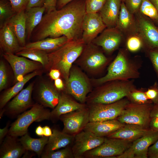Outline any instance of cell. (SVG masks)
Instances as JSON below:
<instances>
[{
    "label": "cell",
    "mask_w": 158,
    "mask_h": 158,
    "mask_svg": "<svg viewBox=\"0 0 158 158\" xmlns=\"http://www.w3.org/2000/svg\"><path fill=\"white\" fill-rule=\"evenodd\" d=\"M12 7L16 13L25 10L29 0H8Z\"/></svg>",
    "instance_id": "cell-44"
},
{
    "label": "cell",
    "mask_w": 158,
    "mask_h": 158,
    "mask_svg": "<svg viewBox=\"0 0 158 158\" xmlns=\"http://www.w3.org/2000/svg\"><path fill=\"white\" fill-rule=\"evenodd\" d=\"M41 158H74L71 145L64 148L55 151L43 152Z\"/></svg>",
    "instance_id": "cell-37"
},
{
    "label": "cell",
    "mask_w": 158,
    "mask_h": 158,
    "mask_svg": "<svg viewBox=\"0 0 158 158\" xmlns=\"http://www.w3.org/2000/svg\"><path fill=\"white\" fill-rule=\"evenodd\" d=\"M86 13L85 0H74L60 9L46 13L32 32L34 42L63 36L69 40L82 38Z\"/></svg>",
    "instance_id": "cell-1"
},
{
    "label": "cell",
    "mask_w": 158,
    "mask_h": 158,
    "mask_svg": "<svg viewBox=\"0 0 158 158\" xmlns=\"http://www.w3.org/2000/svg\"><path fill=\"white\" fill-rule=\"evenodd\" d=\"M57 1L46 0L43 6L45 9L46 13H49L56 9V6Z\"/></svg>",
    "instance_id": "cell-46"
},
{
    "label": "cell",
    "mask_w": 158,
    "mask_h": 158,
    "mask_svg": "<svg viewBox=\"0 0 158 158\" xmlns=\"http://www.w3.org/2000/svg\"><path fill=\"white\" fill-rule=\"evenodd\" d=\"M36 154L34 152L29 150L26 151L22 157V158H31Z\"/></svg>",
    "instance_id": "cell-56"
},
{
    "label": "cell",
    "mask_w": 158,
    "mask_h": 158,
    "mask_svg": "<svg viewBox=\"0 0 158 158\" xmlns=\"http://www.w3.org/2000/svg\"><path fill=\"white\" fill-rule=\"evenodd\" d=\"M33 86V83H30L8 103L0 111V118L4 114L10 118H14L32 107L35 104L32 98Z\"/></svg>",
    "instance_id": "cell-11"
},
{
    "label": "cell",
    "mask_w": 158,
    "mask_h": 158,
    "mask_svg": "<svg viewBox=\"0 0 158 158\" xmlns=\"http://www.w3.org/2000/svg\"><path fill=\"white\" fill-rule=\"evenodd\" d=\"M3 56L11 66L16 82L22 80L26 75L39 70L42 66L39 62L13 54L4 53Z\"/></svg>",
    "instance_id": "cell-16"
},
{
    "label": "cell",
    "mask_w": 158,
    "mask_h": 158,
    "mask_svg": "<svg viewBox=\"0 0 158 158\" xmlns=\"http://www.w3.org/2000/svg\"><path fill=\"white\" fill-rule=\"evenodd\" d=\"M136 14V32L142 39L145 49H158V28L150 18L138 12Z\"/></svg>",
    "instance_id": "cell-13"
},
{
    "label": "cell",
    "mask_w": 158,
    "mask_h": 158,
    "mask_svg": "<svg viewBox=\"0 0 158 158\" xmlns=\"http://www.w3.org/2000/svg\"><path fill=\"white\" fill-rule=\"evenodd\" d=\"M132 142L116 138L105 137L100 145L85 153L83 158H116L131 145Z\"/></svg>",
    "instance_id": "cell-9"
},
{
    "label": "cell",
    "mask_w": 158,
    "mask_h": 158,
    "mask_svg": "<svg viewBox=\"0 0 158 158\" xmlns=\"http://www.w3.org/2000/svg\"><path fill=\"white\" fill-rule=\"evenodd\" d=\"M154 21L158 26V18Z\"/></svg>",
    "instance_id": "cell-58"
},
{
    "label": "cell",
    "mask_w": 158,
    "mask_h": 158,
    "mask_svg": "<svg viewBox=\"0 0 158 158\" xmlns=\"http://www.w3.org/2000/svg\"><path fill=\"white\" fill-rule=\"evenodd\" d=\"M50 112L37 103L30 109L22 113L10 126L8 135L19 137L28 133V128L33 122L50 120Z\"/></svg>",
    "instance_id": "cell-5"
},
{
    "label": "cell",
    "mask_w": 158,
    "mask_h": 158,
    "mask_svg": "<svg viewBox=\"0 0 158 158\" xmlns=\"http://www.w3.org/2000/svg\"><path fill=\"white\" fill-rule=\"evenodd\" d=\"M16 55L28 58L40 63L43 67L47 69L49 65L48 53L42 50L36 49H23L16 53Z\"/></svg>",
    "instance_id": "cell-33"
},
{
    "label": "cell",
    "mask_w": 158,
    "mask_h": 158,
    "mask_svg": "<svg viewBox=\"0 0 158 158\" xmlns=\"http://www.w3.org/2000/svg\"><path fill=\"white\" fill-rule=\"evenodd\" d=\"M143 0H126L124 2L129 12L133 14L139 11Z\"/></svg>",
    "instance_id": "cell-43"
},
{
    "label": "cell",
    "mask_w": 158,
    "mask_h": 158,
    "mask_svg": "<svg viewBox=\"0 0 158 158\" xmlns=\"http://www.w3.org/2000/svg\"><path fill=\"white\" fill-rule=\"evenodd\" d=\"M145 50L158 78V49H151Z\"/></svg>",
    "instance_id": "cell-41"
},
{
    "label": "cell",
    "mask_w": 158,
    "mask_h": 158,
    "mask_svg": "<svg viewBox=\"0 0 158 158\" xmlns=\"http://www.w3.org/2000/svg\"><path fill=\"white\" fill-rule=\"evenodd\" d=\"M69 40L65 36L56 38L47 37L40 40L29 43L23 47L22 50L39 49L49 53L59 48Z\"/></svg>",
    "instance_id": "cell-26"
},
{
    "label": "cell",
    "mask_w": 158,
    "mask_h": 158,
    "mask_svg": "<svg viewBox=\"0 0 158 158\" xmlns=\"http://www.w3.org/2000/svg\"><path fill=\"white\" fill-rule=\"evenodd\" d=\"M106 28L99 12L86 13L82 25V38L86 44L90 43Z\"/></svg>",
    "instance_id": "cell-18"
},
{
    "label": "cell",
    "mask_w": 158,
    "mask_h": 158,
    "mask_svg": "<svg viewBox=\"0 0 158 158\" xmlns=\"http://www.w3.org/2000/svg\"><path fill=\"white\" fill-rule=\"evenodd\" d=\"M149 129L136 124H125L123 126L107 137L122 139L132 142L145 134Z\"/></svg>",
    "instance_id": "cell-24"
},
{
    "label": "cell",
    "mask_w": 158,
    "mask_h": 158,
    "mask_svg": "<svg viewBox=\"0 0 158 158\" xmlns=\"http://www.w3.org/2000/svg\"><path fill=\"white\" fill-rule=\"evenodd\" d=\"M146 89L136 87L131 90L126 97L130 102L138 104H153L147 98L145 91Z\"/></svg>",
    "instance_id": "cell-34"
},
{
    "label": "cell",
    "mask_w": 158,
    "mask_h": 158,
    "mask_svg": "<svg viewBox=\"0 0 158 158\" xmlns=\"http://www.w3.org/2000/svg\"><path fill=\"white\" fill-rule=\"evenodd\" d=\"M40 73V72L37 70L26 75L22 80L17 82L13 87L5 91L0 96V111L4 108L11 99L22 90L27 82L35 76L39 75Z\"/></svg>",
    "instance_id": "cell-30"
},
{
    "label": "cell",
    "mask_w": 158,
    "mask_h": 158,
    "mask_svg": "<svg viewBox=\"0 0 158 158\" xmlns=\"http://www.w3.org/2000/svg\"><path fill=\"white\" fill-rule=\"evenodd\" d=\"M154 6L158 12V0H149Z\"/></svg>",
    "instance_id": "cell-57"
},
{
    "label": "cell",
    "mask_w": 158,
    "mask_h": 158,
    "mask_svg": "<svg viewBox=\"0 0 158 158\" xmlns=\"http://www.w3.org/2000/svg\"><path fill=\"white\" fill-rule=\"evenodd\" d=\"M149 128L154 131L158 132V117L151 118L149 124Z\"/></svg>",
    "instance_id": "cell-49"
},
{
    "label": "cell",
    "mask_w": 158,
    "mask_h": 158,
    "mask_svg": "<svg viewBox=\"0 0 158 158\" xmlns=\"http://www.w3.org/2000/svg\"><path fill=\"white\" fill-rule=\"evenodd\" d=\"M59 120L63 124L62 132L75 136L83 130L90 122L89 109L87 106L62 115L60 116Z\"/></svg>",
    "instance_id": "cell-12"
},
{
    "label": "cell",
    "mask_w": 158,
    "mask_h": 158,
    "mask_svg": "<svg viewBox=\"0 0 158 158\" xmlns=\"http://www.w3.org/2000/svg\"><path fill=\"white\" fill-rule=\"evenodd\" d=\"M110 61L99 47L91 42L85 44L75 62L85 71L93 75L102 72Z\"/></svg>",
    "instance_id": "cell-6"
},
{
    "label": "cell",
    "mask_w": 158,
    "mask_h": 158,
    "mask_svg": "<svg viewBox=\"0 0 158 158\" xmlns=\"http://www.w3.org/2000/svg\"><path fill=\"white\" fill-rule=\"evenodd\" d=\"M153 104H138L129 102L116 118L124 124H132L149 128Z\"/></svg>",
    "instance_id": "cell-8"
},
{
    "label": "cell",
    "mask_w": 158,
    "mask_h": 158,
    "mask_svg": "<svg viewBox=\"0 0 158 158\" xmlns=\"http://www.w3.org/2000/svg\"><path fill=\"white\" fill-rule=\"evenodd\" d=\"M43 128L44 136L49 137L52 135V130L49 126H45L43 127Z\"/></svg>",
    "instance_id": "cell-54"
},
{
    "label": "cell",
    "mask_w": 158,
    "mask_h": 158,
    "mask_svg": "<svg viewBox=\"0 0 158 158\" xmlns=\"http://www.w3.org/2000/svg\"><path fill=\"white\" fill-rule=\"evenodd\" d=\"M49 75L52 79L54 80L60 78L61 76V73L59 70L52 69L50 70Z\"/></svg>",
    "instance_id": "cell-51"
},
{
    "label": "cell",
    "mask_w": 158,
    "mask_h": 158,
    "mask_svg": "<svg viewBox=\"0 0 158 158\" xmlns=\"http://www.w3.org/2000/svg\"><path fill=\"white\" fill-rule=\"evenodd\" d=\"M158 139V132L150 128L141 137L133 142L130 146L117 158H147L149 147Z\"/></svg>",
    "instance_id": "cell-14"
},
{
    "label": "cell",
    "mask_w": 158,
    "mask_h": 158,
    "mask_svg": "<svg viewBox=\"0 0 158 158\" xmlns=\"http://www.w3.org/2000/svg\"><path fill=\"white\" fill-rule=\"evenodd\" d=\"M148 157L158 158V139L154 143L149 147Z\"/></svg>",
    "instance_id": "cell-45"
},
{
    "label": "cell",
    "mask_w": 158,
    "mask_h": 158,
    "mask_svg": "<svg viewBox=\"0 0 158 158\" xmlns=\"http://www.w3.org/2000/svg\"><path fill=\"white\" fill-rule=\"evenodd\" d=\"M138 12L153 20L158 18V12L149 0H143Z\"/></svg>",
    "instance_id": "cell-38"
},
{
    "label": "cell",
    "mask_w": 158,
    "mask_h": 158,
    "mask_svg": "<svg viewBox=\"0 0 158 158\" xmlns=\"http://www.w3.org/2000/svg\"><path fill=\"white\" fill-rule=\"evenodd\" d=\"M146 94L148 98L153 104L158 103V83L155 82L154 83L147 88L145 91Z\"/></svg>",
    "instance_id": "cell-40"
},
{
    "label": "cell",
    "mask_w": 158,
    "mask_h": 158,
    "mask_svg": "<svg viewBox=\"0 0 158 158\" xmlns=\"http://www.w3.org/2000/svg\"><path fill=\"white\" fill-rule=\"evenodd\" d=\"M124 124L117 119L102 121L89 122L83 130L91 132L99 137H107Z\"/></svg>",
    "instance_id": "cell-21"
},
{
    "label": "cell",
    "mask_w": 158,
    "mask_h": 158,
    "mask_svg": "<svg viewBox=\"0 0 158 158\" xmlns=\"http://www.w3.org/2000/svg\"><path fill=\"white\" fill-rule=\"evenodd\" d=\"M52 132V134L49 137L43 152L56 150L73 144L74 136L65 133L56 128L53 129Z\"/></svg>",
    "instance_id": "cell-28"
},
{
    "label": "cell",
    "mask_w": 158,
    "mask_h": 158,
    "mask_svg": "<svg viewBox=\"0 0 158 158\" xmlns=\"http://www.w3.org/2000/svg\"><path fill=\"white\" fill-rule=\"evenodd\" d=\"M0 46L5 53L16 54L22 49L23 47L20 46L17 37L7 23L0 28Z\"/></svg>",
    "instance_id": "cell-23"
},
{
    "label": "cell",
    "mask_w": 158,
    "mask_h": 158,
    "mask_svg": "<svg viewBox=\"0 0 158 158\" xmlns=\"http://www.w3.org/2000/svg\"><path fill=\"white\" fill-rule=\"evenodd\" d=\"M60 92L48 83H41L36 95L38 103L45 107L54 109L58 103Z\"/></svg>",
    "instance_id": "cell-20"
},
{
    "label": "cell",
    "mask_w": 158,
    "mask_h": 158,
    "mask_svg": "<svg viewBox=\"0 0 158 158\" xmlns=\"http://www.w3.org/2000/svg\"><path fill=\"white\" fill-rule=\"evenodd\" d=\"M121 2H124L125 1H126V0H119Z\"/></svg>",
    "instance_id": "cell-59"
},
{
    "label": "cell",
    "mask_w": 158,
    "mask_h": 158,
    "mask_svg": "<svg viewBox=\"0 0 158 158\" xmlns=\"http://www.w3.org/2000/svg\"><path fill=\"white\" fill-rule=\"evenodd\" d=\"M127 51L126 49H120L108 66L106 74L99 78L92 80V82L98 86L110 81L134 80L140 78L139 70L142 61L137 57L131 58Z\"/></svg>",
    "instance_id": "cell-2"
},
{
    "label": "cell",
    "mask_w": 158,
    "mask_h": 158,
    "mask_svg": "<svg viewBox=\"0 0 158 158\" xmlns=\"http://www.w3.org/2000/svg\"><path fill=\"white\" fill-rule=\"evenodd\" d=\"M85 44L82 38L70 40L56 50L48 53L47 69L59 70L66 82L73 63L80 55Z\"/></svg>",
    "instance_id": "cell-3"
},
{
    "label": "cell",
    "mask_w": 158,
    "mask_h": 158,
    "mask_svg": "<svg viewBox=\"0 0 158 158\" xmlns=\"http://www.w3.org/2000/svg\"><path fill=\"white\" fill-rule=\"evenodd\" d=\"M105 137L97 136L83 130L74 136L71 146L74 158H82L87 152L98 147L104 142Z\"/></svg>",
    "instance_id": "cell-15"
},
{
    "label": "cell",
    "mask_w": 158,
    "mask_h": 158,
    "mask_svg": "<svg viewBox=\"0 0 158 158\" xmlns=\"http://www.w3.org/2000/svg\"><path fill=\"white\" fill-rule=\"evenodd\" d=\"M73 0H58L56 6V9L59 10L61 8Z\"/></svg>",
    "instance_id": "cell-52"
},
{
    "label": "cell",
    "mask_w": 158,
    "mask_h": 158,
    "mask_svg": "<svg viewBox=\"0 0 158 158\" xmlns=\"http://www.w3.org/2000/svg\"><path fill=\"white\" fill-rule=\"evenodd\" d=\"M49 137L43 136L39 138L31 137L26 133L19 138L21 143L26 150L34 152L39 157H41Z\"/></svg>",
    "instance_id": "cell-32"
},
{
    "label": "cell",
    "mask_w": 158,
    "mask_h": 158,
    "mask_svg": "<svg viewBox=\"0 0 158 158\" xmlns=\"http://www.w3.org/2000/svg\"><path fill=\"white\" fill-rule=\"evenodd\" d=\"M16 13L13 10L9 1L7 0L0 1V28Z\"/></svg>",
    "instance_id": "cell-36"
},
{
    "label": "cell",
    "mask_w": 158,
    "mask_h": 158,
    "mask_svg": "<svg viewBox=\"0 0 158 158\" xmlns=\"http://www.w3.org/2000/svg\"><path fill=\"white\" fill-rule=\"evenodd\" d=\"M151 117H158V103L153 104L150 113Z\"/></svg>",
    "instance_id": "cell-53"
},
{
    "label": "cell",
    "mask_w": 158,
    "mask_h": 158,
    "mask_svg": "<svg viewBox=\"0 0 158 158\" xmlns=\"http://www.w3.org/2000/svg\"><path fill=\"white\" fill-rule=\"evenodd\" d=\"M121 3L119 0H107L99 12L104 23L107 28L116 27Z\"/></svg>",
    "instance_id": "cell-25"
},
{
    "label": "cell",
    "mask_w": 158,
    "mask_h": 158,
    "mask_svg": "<svg viewBox=\"0 0 158 158\" xmlns=\"http://www.w3.org/2000/svg\"><path fill=\"white\" fill-rule=\"evenodd\" d=\"M123 39L122 33L116 27L106 28L92 41L109 54L118 49Z\"/></svg>",
    "instance_id": "cell-17"
},
{
    "label": "cell",
    "mask_w": 158,
    "mask_h": 158,
    "mask_svg": "<svg viewBox=\"0 0 158 158\" xmlns=\"http://www.w3.org/2000/svg\"><path fill=\"white\" fill-rule=\"evenodd\" d=\"M129 102L127 99L125 97L111 104L87 105L90 111V122L116 119Z\"/></svg>",
    "instance_id": "cell-10"
},
{
    "label": "cell",
    "mask_w": 158,
    "mask_h": 158,
    "mask_svg": "<svg viewBox=\"0 0 158 158\" xmlns=\"http://www.w3.org/2000/svg\"><path fill=\"white\" fill-rule=\"evenodd\" d=\"M54 85L56 88L59 91H63L65 85L61 78H59L54 80Z\"/></svg>",
    "instance_id": "cell-50"
},
{
    "label": "cell",
    "mask_w": 158,
    "mask_h": 158,
    "mask_svg": "<svg viewBox=\"0 0 158 158\" xmlns=\"http://www.w3.org/2000/svg\"><path fill=\"white\" fill-rule=\"evenodd\" d=\"M63 91L78 102L85 104L87 97L92 91L90 80L80 68L73 65Z\"/></svg>",
    "instance_id": "cell-7"
},
{
    "label": "cell",
    "mask_w": 158,
    "mask_h": 158,
    "mask_svg": "<svg viewBox=\"0 0 158 158\" xmlns=\"http://www.w3.org/2000/svg\"><path fill=\"white\" fill-rule=\"evenodd\" d=\"M116 27L123 33L132 34L136 32V23L133 14L131 13L122 2Z\"/></svg>",
    "instance_id": "cell-29"
},
{
    "label": "cell",
    "mask_w": 158,
    "mask_h": 158,
    "mask_svg": "<svg viewBox=\"0 0 158 158\" xmlns=\"http://www.w3.org/2000/svg\"><path fill=\"white\" fill-rule=\"evenodd\" d=\"M46 0H29L26 9L34 7H42L44 6Z\"/></svg>",
    "instance_id": "cell-47"
},
{
    "label": "cell",
    "mask_w": 158,
    "mask_h": 158,
    "mask_svg": "<svg viewBox=\"0 0 158 158\" xmlns=\"http://www.w3.org/2000/svg\"><path fill=\"white\" fill-rule=\"evenodd\" d=\"M18 137L7 134L0 144V158H19L26 151Z\"/></svg>",
    "instance_id": "cell-22"
},
{
    "label": "cell",
    "mask_w": 158,
    "mask_h": 158,
    "mask_svg": "<svg viewBox=\"0 0 158 158\" xmlns=\"http://www.w3.org/2000/svg\"><path fill=\"white\" fill-rule=\"evenodd\" d=\"M45 11L44 6L25 9L26 38L31 37L34 30L40 23Z\"/></svg>",
    "instance_id": "cell-31"
},
{
    "label": "cell",
    "mask_w": 158,
    "mask_h": 158,
    "mask_svg": "<svg viewBox=\"0 0 158 158\" xmlns=\"http://www.w3.org/2000/svg\"><path fill=\"white\" fill-rule=\"evenodd\" d=\"M87 106L85 104L78 102L70 95L62 91L60 92L58 104L50 112V120L53 123H55L59 120L61 115Z\"/></svg>",
    "instance_id": "cell-19"
},
{
    "label": "cell",
    "mask_w": 158,
    "mask_h": 158,
    "mask_svg": "<svg viewBox=\"0 0 158 158\" xmlns=\"http://www.w3.org/2000/svg\"><path fill=\"white\" fill-rule=\"evenodd\" d=\"M6 23L14 33L20 46L24 47L26 38L25 10L16 13Z\"/></svg>",
    "instance_id": "cell-27"
},
{
    "label": "cell",
    "mask_w": 158,
    "mask_h": 158,
    "mask_svg": "<svg viewBox=\"0 0 158 158\" xmlns=\"http://www.w3.org/2000/svg\"><path fill=\"white\" fill-rule=\"evenodd\" d=\"M10 125V122L9 121L4 127L0 129V144L8 134Z\"/></svg>",
    "instance_id": "cell-48"
},
{
    "label": "cell",
    "mask_w": 158,
    "mask_h": 158,
    "mask_svg": "<svg viewBox=\"0 0 158 158\" xmlns=\"http://www.w3.org/2000/svg\"><path fill=\"white\" fill-rule=\"evenodd\" d=\"M8 82V75L6 65L2 61L0 62V91L6 87Z\"/></svg>",
    "instance_id": "cell-42"
},
{
    "label": "cell",
    "mask_w": 158,
    "mask_h": 158,
    "mask_svg": "<svg viewBox=\"0 0 158 158\" xmlns=\"http://www.w3.org/2000/svg\"><path fill=\"white\" fill-rule=\"evenodd\" d=\"M134 80L110 81L98 86L88 95L87 105L96 104H109L126 97L136 88Z\"/></svg>",
    "instance_id": "cell-4"
},
{
    "label": "cell",
    "mask_w": 158,
    "mask_h": 158,
    "mask_svg": "<svg viewBox=\"0 0 158 158\" xmlns=\"http://www.w3.org/2000/svg\"><path fill=\"white\" fill-rule=\"evenodd\" d=\"M126 49L133 53L138 52L145 47L142 39L136 32L130 35L126 40Z\"/></svg>",
    "instance_id": "cell-35"
},
{
    "label": "cell",
    "mask_w": 158,
    "mask_h": 158,
    "mask_svg": "<svg viewBox=\"0 0 158 158\" xmlns=\"http://www.w3.org/2000/svg\"><path fill=\"white\" fill-rule=\"evenodd\" d=\"M107 0H85L86 13H99L106 3Z\"/></svg>",
    "instance_id": "cell-39"
},
{
    "label": "cell",
    "mask_w": 158,
    "mask_h": 158,
    "mask_svg": "<svg viewBox=\"0 0 158 158\" xmlns=\"http://www.w3.org/2000/svg\"><path fill=\"white\" fill-rule=\"evenodd\" d=\"M35 133L38 136L41 137L44 136L43 128L41 125H39L36 128Z\"/></svg>",
    "instance_id": "cell-55"
}]
</instances>
